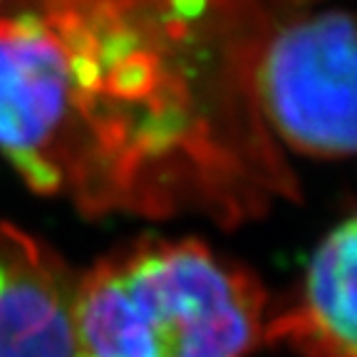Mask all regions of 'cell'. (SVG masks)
Masks as SVG:
<instances>
[{
  "instance_id": "obj_1",
  "label": "cell",
  "mask_w": 357,
  "mask_h": 357,
  "mask_svg": "<svg viewBox=\"0 0 357 357\" xmlns=\"http://www.w3.org/2000/svg\"><path fill=\"white\" fill-rule=\"evenodd\" d=\"M296 3L3 0L0 154L84 216L263 218L301 199L256 89Z\"/></svg>"
},
{
  "instance_id": "obj_2",
  "label": "cell",
  "mask_w": 357,
  "mask_h": 357,
  "mask_svg": "<svg viewBox=\"0 0 357 357\" xmlns=\"http://www.w3.org/2000/svg\"><path fill=\"white\" fill-rule=\"evenodd\" d=\"M268 296L241 263L196 238H142L75 280L77 357H251Z\"/></svg>"
},
{
  "instance_id": "obj_3",
  "label": "cell",
  "mask_w": 357,
  "mask_h": 357,
  "mask_svg": "<svg viewBox=\"0 0 357 357\" xmlns=\"http://www.w3.org/2000/svg\"><path fill=\"white\" fill-rule=\"evenodd\" d=\"M301 0L280 13L256 70L273 139L310 159L355 151V25L350 10Z\"/></svg>"
},
{
  "instance_id": "obj_4",
  "label": "cell",
  "mask_w": 357,
  "mask_h": 357,
  "mask_svg": "<svg viewBox=\"0 0 357 357\" xmlns=\"http://www.w3.org/2000/svg\"><path fill=\"white\" fill-rule=\"evenodd\" d=\"M73 290L50 245L0 221V357H77Z\"/></svg>"
},
{
  "instance_id": "obj_5",
  "label": "cell",
  "mask_w": 357,
  "mask_h": 357,
  "mask_svg": "<svg viewBox=\"0 0 357 357\" xmlns=\"http://www.w3.org/2000/svg\"><path fill=\"white\" fill-rule=\"evenodd\" d=\"M355 218L323 238L296 298L263 328V342L296 357H357L355 352Z\"/></svg>"
},
{
  "instance_id": "obj_6",
  "label": "cell",
  "mask_w": 357,
  "mask_h": 357,
  "mask_svg": "<svg viewBox=\"0 0 357 357\" xmlns=\"http://www.w3.org/2000/svg\"><path fill=\"white\" fill-rule=\"evenodd\" d=\"M0 6H3V0H0Z\"/></svg>"
}]
</instances>
